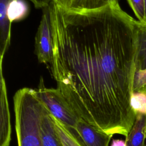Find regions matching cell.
I'll use <instances>...</instances> for the list:
<instances>
[{"instance_id":"30bf717a","label":"cell","mask_w":146,"mask_h":146,"mask_svg":"<svg viewBox=\"0 0 146 146\" xmlns=\"http://www.w3.org/2000/svg\"><path fill=\"white\" fill-rule=\"evenodd\" d=\"M146 114L137 113L135 121L125 137L127 146H146Z\"/></svg>"},{"instance_id":"ba28073f","label":"cell","mask_w":146,"mask_h":146,"mask_svg":"<svg viewBox=\"0 0 146 146\" xmlns=\"http://www.w3.org/2000/svg\"><path fill=\"white\" fill-rule=\"evenodd\" d=\"M40 129L44 146H62L55 131L51 113L45 106L40 119Z\"/></svg>"},{"instance_id":"277c9868","label":"cell","mask_w":146,"mask_h":146,"mask_svg":"<svg viewBox=\"0 0 146 146\" xmlns=\"http://www.w3.org/2000/svg\"><path fill=\"white\" fill-rule=\"evenodd\" d=\"M53 36L50 6L42 9L41 20L35 38V52L40 63L53 62Z\"/></svg>"},{"instance_id":"7c38bea8","label":"cell","mask_w":146,"mask_h":146,"mask_svg":"<svg viewBox=\"0 0 146 146\" xmlns=\"http://www.w3.org/2000/svg\"><path fill=\"white\" fill-rule=\"evenodd\" d=\"M54 127L62 146H84L69 128L51 114Z\"/></svg>"},{"instance_id":"7a4b0ae2","label":"cell","mask_w":146,"mask_h":146,"mask_svg":"<svg viewBox=\"0 0 146 146\" xmlns=\"http://www.w3.org/2000/svg\"><path fill=\"white\" fill-rule=\"evenodd\" d=\"M13 100L18 146H44L40 123L44 104L27 87L18 90Z\"/></svg>"},{"instance_id":"5b68a950","label":"cell","mask_w":146,"mask_h":146,"mask_svg":"<svg viewBox=\"0 0 146 146\" xmlns=\"http://www.w3.org/2000/svg\"><path fill=\"white\" fill-rule=\"evenodd\" d=\"M0 146H10L11 126L10 115L2 67H0Z\"/></svg>"},{"instance_id":"5bb4252c","label":"cell","mask_w":146,"mask_h":146,"mask_svg":"<svg viewBox=\"0 0 146 146\" xmlns=\"http://www.w3.org/2000/svg\"><path fill=\"white\" fill-rule=\"evenodd\" d=\"M131 105L136 114H146V94L133 92L131 99Z\"/></svg>"},{"instance_id":"52a82bcc","label":"cell","mask_w":146,"mask_h":146,"mask_svg":"<svg viewBox=\"0 0 146 146\" xmlns=\"http://www.w3.org/2000/svg\"><path fill=\"white\" fill-rule=\"evenodd\" d=\"M13 0H0V66L5 54L9 47L11 37V25L9 21L6 11L9 5Z\"/></svg>"},{"instance_id":"8fae6325","label":"cell","mask_w":146,"mask_h":146,"mask_svg":"<svg viewBox=\"0 0 146 146\" xmlns=\"http://www.w3.org/2000/svg\"><path fill=\"white\" fill-rule=\"evenodd\" d=\"M146 69V24L137 22L135 71Z\"/></svg>"},{"instance_id":"8992f818","label":"cell","mask_w":146,"mask_h":146,"mask_svg":"<svg viewBox=\"0 0 146 146\" xmlns=\"http://www.w3.org/2000/svg\"><path fill=\"white\" fill-rule=\"evenodd\" d=\"M72 133L84 146H108L113 136L99 131L82 119Z\"/></svg>"},{"instance_id":"2e32d148","label":"cell","mask_w":146,"mask_h":146,"mask_svg":"<svg viewBox=\"0 0 146 146\" xmlns=\"http://www.w3.org/2000/svg\"><path fill=\"white\" fill-rule=\"evenodd\" d=\"M135 16L140 23H145L144 0H127Z\"/></svg>"},{"instance_id":"6da1fadb","label":"cell","mask_w":146,"mask_h":146,"mask_svg":"<svg viewBox=\"0 0 146 146\" xmlns=\"http://www.w3.org/2000/svg\"><path fill=\"white\" fill-rule=\"evenodd\" d=\"M50 9L57 88L80 119L126 137L136 116L131 99L137 21L118 1L85 11L66 10L52 1Z\"/></svg>"},{"instance_id":"3957f363","label":"cell","mask_w":146,"mask_h":146,"mask_svg":"<svg viewBox=\"0 0 146 146\" xmlns=\"http://www.w3.org/2000/svg\"><path fill=\"white\" fill-rule=\"evenodd\" d=\"M34 90L50 113L73 132L80 118L61 92L57 88L46 87L42 78L38 88Z\"/></svg>"},{"instance_id":"ffe728a7","label":"cell","mask_w":146,"mask_h":146,"mask_svg":"<svg viewBox=\"0 0 146 146\" xmlns=\"http://www.w3.org/2000/svg\"><path fill=\"white\" fill-rule=\"evenodd\" d=\"M111 1V2H115V1H118V0H110Z\"/></svg>"},{"instance_id":"9c48e42d","label":"cell","mask_w":146,"mask_h":146,"mask_svg":"<svg viewBox=\"0 0 146 146\" xmlns=\"http://www.w3.org/2000/svg\"><path fill=\"white\" fill-rule=\"evenodd\" d=\"M60 7L72 11H85L103 8L110 0H53Z\"/></svg>"},{"instance_id":"9a60e30c","label":"cell","mask_w":146,"mask_h":146,"mask_svg":"<svg viewBox=\"0 0 146 146\" xmlns=\"http://www.w3.org/2000/svg\"><path fill=\"white\" fill-rule=\"evenodd\" d=\"M133 92L146 94V69L135 71L133 82Z\"/></svg>"},{"instance_id":"d6986e66","label":"cell","mask_w":146,"mask_h":146,"mask_svg":"<svg viewBox=\"0 0 146 146\" xmlns=\"http://www.w3.org/2000/svg\"><path fill=\"white\" fill-rule=\"evenodd\" d=\"M144 5H145V24H146V0H144Z\"/></svg>"},{"instance_id":"ac0fdd59","label":"cell","mask_w":146,"mask_h":146,"mask_svg":"<svg viewBox=\"0 0 146 146\" xmlns=\"http://www.w3.org/2000/svg\"><path fill=\"white\" fill-rule=\"evenodd\" d=\"M111 146H127L125 140L124 141L120 139H113Z\"/></svg>"},{"instance_id":"e0dca14e","label":"cell","mask_w":146,"mask_h":146,"mask_svg":"<svg viewBox=\"0 0 146 146\" xmlns=\"http://www.w3.org/2000/svg\"><path fill=\"white\" fill-rule=\"evenodd\" d=\"M31 1L36 8H44L50 6L53 0H30Z\"/></svg>"},{"instance_id":"4fadbf2b","label":"cell","mask_w":146,"mask_h":146,"mask_svg":"<svg viewBox=\"0 0 146 146\" xmlns=\"http://www.w3.org/2000/svg\"><path fill=\"white\" fill-rule=\"evenodd\" d=\"M29 11V6L24 0H13L8 6L6 15L9 21L12 23L26 18Z\"/></svg>"}]
</instances>
